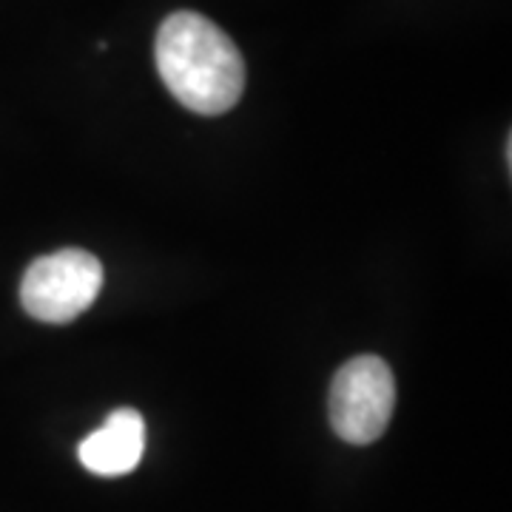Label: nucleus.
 <instances>
[{
    "mask_svg": "<svg viewBox=\"0 0 512 512\" xmlns=\"http://www.w3.org/2000/svg\"><path fill=\"white\" fill-rule=\"evenodd\" d=\"M154 57L165 89L194 114H225L237 106L245 92L242 52L205 15H168L157 29Z\"/></svg>",
    "mask_w": 512,
    "mask_h": 512,
    "instance_id": "f257e3e1",
    "label": "nucleus"
},
{
    "mask_svg": "<svg viewBox=\"0 0 512 512\" xmlns=\"http://www.w3.org/2000/svg\"><path fill=\"white\" fill-rule=\"evenodd\" d=\"M103 288L100 259L83 248H60L35 259L20 282V305L37 322L69 325L89 311Z\"/></svg>",
    "mask_w": 512,
    "mask_h": 512,
    "instance_id": "f03ea898",
    "label": "nucleus"
},
{
    "mask_svg": "<svg viewBox=\"0 0 512 512\" xmlns=\"http://www.w3.org/2000/svg\"><path fill=\"white\" fill-rule=\"evenodd\" d=\"M396 407L393 370L379 356H356L336 370L328 396L333 433L348 444L382 439Z\"/></svg>",
    "mask_w": 512,
    "mask_h": 512,
    "instance_id": "7ed1b4c3",
    "label": "nucleus"
},
{
    "mask_svg": "<svg viewBox=\"0 0 512 512\" xmlns=\"http://www.w3.org/2000/svg\"><path fill=\"white\" fill-rule=\"evenodd\" d=\"M146 450V421L137 410L120 407L109 413L103 427H97L80 441L77 456L80 464L94 476H126L140 461Z\"/></svg>",
    "mask_w": 512,
    "mask_h": 512,
    "instance_id": "20e7f679",
    "label": "nucleus"
}]
</instances>
